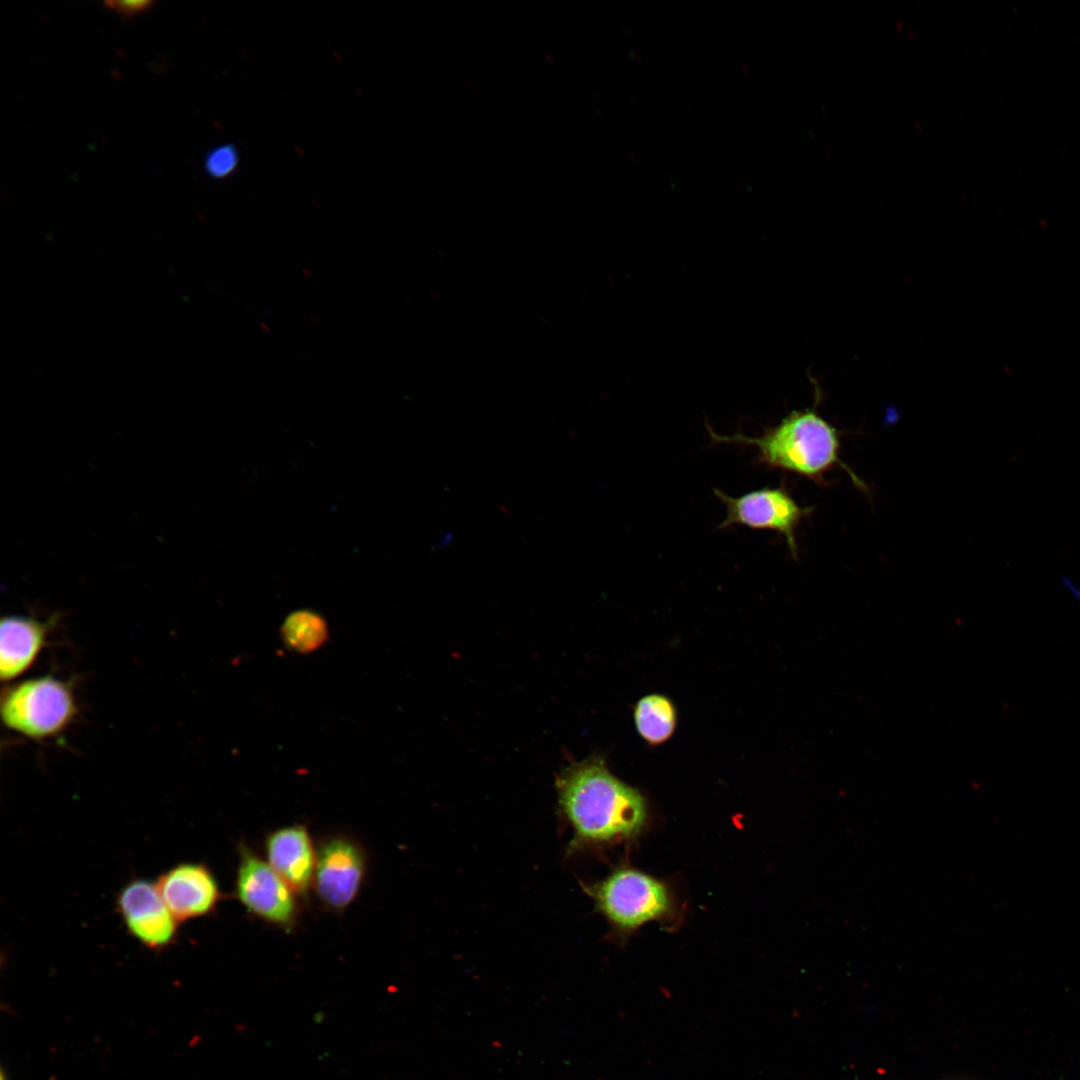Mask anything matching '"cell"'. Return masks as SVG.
<instances>
[{
	"instance_id": "6da1fadb",
	"label": "cell",
	"mask_w": 1080,
	"mask_h": 1080,
	"mask_svg": "<svg viewBox=\"0 0 1080 1080\" xmlns=\"http://www.w3.org/2000/svg\"><path fill=\"white\" fill-rule=\"evenodd\" d=\"M556 788L560 814L573 831L569 850L633 839L647 824L645 798L614 776L600 758L564 768Z\"/></svg>"
},
{
	"instance_id": "7a4b0ae2",
	"label": "cell",
	"mask_w": 1080,
	"mask_h": 1080,
	"mask_svg": "<svg viewBox=\"0 0 1080 1080\" xmlns=\"http://www.w3.org/2000/svg\"><path fill=\"white\" fill-rule=\"evenodd\" d=\"M815 395L811 408L791 411L758 437L740 432L720 435L707 425L708 433L716 443L756 447L755 463L768 469L794 473L819 486L827 485L826 474L842 469L859 489L867 492L866 484L842 461L841 432L820 415L819 389Z\"/></svg>"
},
{
	"instance_id": "3957f363",
	"label": "cell",
	"mask_w": 1080,
	"mask_h": 1080,
	"mask_svg": "<svg viewBox=\"0 0 1080 1080\" xmlns=\"http://www.w3.org/2000/svg\"><path fill=\"white\" fill-rule=\"evenodd\" d=\"M234 896L250 918L291 934L305 901L246 841L236 845Z\"/></svg>"
},
{
	"instance_id": "277c9868",
	"label": "cell",
	"mask_w": 1080,
	"mask_h": 1080,
	"mask_svg": "<svg viewBox=\"0 0 1080 1080\" xmlns=\"http://www.w3.org/2000/svg\"><path fill=\"white\" fill-rule=\"evenodd\" d=\"M585 891L596 909L621 933L660 920L672 912L673 903L666 885L634 868L619 867Z\"/></svg>"
},
{
	"instance_id": "5b68a950",
	"label": "cell",
	"mask_w": 1080,
	"mask_h": 1080,
	"mask_svg": "<svg viewBox=\"0 0 1080 1080\" xmlns=\"http://www.w3.org/2000/svg\"><path fill=\"white\" fill-rule=\"evenodd\" d=\"M0 709L9 729L38 740L61 733L77 713L71 687L51 676L8 687L2 694Z\"/></svg>"
},
{
	"instance_id": "8992f818",
	"label": "cell",
	"mask_w": 1080,
	"mask_h": 1080,
	"mask_svg": "<svg viewBox=\"0 0 1080 1080\" xmlns=\"http://www.w3.org/2000/svg\"><path fill=\"white\" fill-rule=\"evenodd\" d=\"M370 855L355 835L335 831L317 840L312 892L326 912L342 916L366 885Z\"/></svg>"
},
{
	"instance_id": "52a82bcc",
	"label": "cell",
	"mask_w": 1080,
	"mask_h": 1080,
	"mask_svg": "<svg viewBox=\"0 0 1080 1080\" xmlns=\"http://www.w3.org/2000/svg\"><path fill=\"white\" fill-rule=\"evenodd\" d=\"M715 496L726 507V517L719 529L745 526L756 530H770L782 535L794 559H797V531L813 507H801L791 495L786 482L776 487H764L740 496H730L719 489Z\"/></svg>"
},
{
	"instance_id": "ba28073f",
	"label": "cell",
	"mask_w": 1080,
	"mask_h": 1080,
	"mask_svg": "<svg viewBox=\"0 0 1080 1080\" xmlns=\"http://www.w3.org/2000/svg\"><path fill=\"white\" fill-rule=\"evenodd\" d=\"M116 908L129 935L147 949L160 952L175 943L180 924L155 882L144 878L129 881L117 895Z\"/></svg>"
},
{
	"instance_id": "9c48e42d",
	"label": "cell",
	"mask_w": 1080,
	"mask_h": 1080,
	"mask_svg": "<svg viewBox=\"0 0 1080 1080\" xmlns=\"http://www.w3.org/2000/svg\"><path fill=\"white\" fill-rule=\"evenodd\" d=\"M155 883L179 924L210 916L225 898L215 873L202 862L175 864Z\"/></svg>"
},
{
	"instance_id": "30bf717a",
	"label": "cell",
	"mask_w": 1080,
	"mask_h": 1080,
	"mask_svg": "<svg viewBox=\"0 0 1080 1080\" xmlns=\"http://www.w3.org/2000/svg\"><path fill=\"white\" fill-rule=\"evenodd\" d=\"M264 858L306 902L312 892L317 858L315 841L304 823L285 824L268 831Z\"/></svg>"
},
{
	"instance_id": "8fae6325",
	"label": "cell",
	"mask_w": 1080,
	"mask_h": 1080,
	"mask_svg": "<svg viewBox=\"0 0 1080 1080\" xmlns=\"http://www.w3.org/2000/svg\"><path fill=\"white\" fill-rule=\"evenodd\" d=\"M48 622L31 617H4L0 626V676L13 680L34 662L45 644Z\"/></svg>"
},
{
	"instance_id": "7c38bea8",
	"label": "cell",
	"mask_w": 1080,
	"mask_h": 1080,
	"mask_svg": "<svg viewBox=\"0 0 1080 1080\" xmlns=\"http://www.w3.org/2000/svg\"><path fill=\"white\" fill-rule=\"evenodd\" d=\"M636 728L649 744H661L668 740L675 729L676 713L672 702L665 696L652 694L641 698L634 710Z\"/></svg>"
},
{
	"instance_id": "4fadbf2b",
	"label": "cell",
	"mask_w": 1080,
	"mask_h": 1080,
	"mask_svg": "<svg viewBox=\"0 0 1080 1080\" xmlns=\"http://www.w3.org/2000/svg\"><path fill=\"white\" fill-rule=\"evenodd\" d=\"M281 630L287 646L299 652L318 648L327 637L324 619L310 610H298L290 614Z\"/></svg>"
},
{
	"instance_id": "5bb4252c",
	"label": "cell",
	"mask_w": 1080,
	"mask_h": 1080,
	"mask_svg": "<svg viewBox=\"0 0 1080 1080\" xmlns=\"http://www.w3.org/2000/svg\"><path fill=\"white\" fill-rule=\"evenodd\" d=\"M239 152L233 143L221 144L209 150L204 158L206 173L215 179L230 176L238 167Z\"/></svg>"
},
{
	"instance_id": "9a60e30c",
	"label": "cell",
	"mask_w": 1080,
	"mask_h": 1080,
	"mask_svg": "<svg viewBox=\"0 0 1080 1080\" xmlns=\"http://www.w3.org/2000/svg\"><path fill=\"white\" fill-rule=\"evenodd\" d=\"M153 1H106L104 6L122 18L129 19L151 8Z\"/></svg>"
},
{
	"instance_id": "2e32d148",
	"label": "cell",
	"mask_w": 1080,
	"mask_h": 1080,
	"mask_svg": "<svg viewBox=\"0 0 1080 1080\" xmlns=\"http://www.w3.org/2000/svg\"><path fill=\"white\" fill-rule=\"evenodd\" d=\"M1063 580L1073 595L1080 601V591L1073 585V583L1067 578L1063 577Z\"/></svg>"
},
{
	"instance_id": "e0dca14e",
	"label": "cell",
	"mask_w": 1080,
	"mask_h": 1080,
	"mask_svg": "<svg viewBox=\"0 0 1080 1080\" xmlns=\"http://www.w3.org/2000/svg\"><path fill=\"white\" fill-rule=\"evenodd\" d=\"M1 1080H7V1079L5 1078V1076H4V1073H2V1075H1Z\"/></svg>"
}]
</instances>
